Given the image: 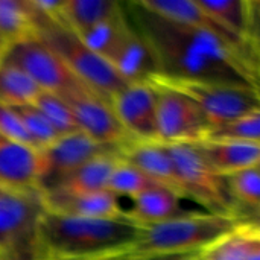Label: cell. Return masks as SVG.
<instances>
[{"mask_svg": "<svg viewBox=\"0 0 260 260\" xmlns=\"http://www.w3.org/2000/svg\"><path fill=\"white\" fill-rule=\"evenodd\" d=\"M131 6L137 30L155 59L157 75L259 88L257 50L235 46L207 30L163 18L136 2Z\"/></svg>", "mask_w": 260, "mask_h": 260, "instance_id": "obj_1", "label": "cell"}, {"mask_svg": "<svg viewBox=\"0 0 260 260\" xmlns=\"http://www.w3.org/2000/svg\"><path fill=\"white\" fill-rule=\"evenodd\" d=\"M143 225L128 213L120 218H78L44 212L40 222L43 260H117Z\"/></svg>", "mask_w": 260, "mask_h": 260, "instance_id": "obj_2", "label": "cell"}, {"mask_svg": "<svg viewBox=\"0 0 260 260\" xmlns=\"http://www.w3.org/2000/svg\"><path fill=\"white\" fill-rule=\"evenodd\" d=\"M247 219L241 216L190 212L177 219L143 225L137 241L117 260H152L171 256H195Z\"/></svg>", "mask_w": 260, "mask_h": 260, "instance_id": "obj_3", "label": "cell"}, {"mask_svg": "<svg viewBox=\"0 0 260 260\" xmlns=\"http://www.w3.org/2000/svg\"><path fill=\"white\" fill-rule=\"evenodd\" d=\"M35 37L49 46L87 88L107 102L131 84L122 78L108 61L87 47L81 38L61 21L47 18L38 11Z\"/></svg>", "mask_w": 260, "mask_h": 260, "instance_id": "obj_4", "label": "cell"}, {"mask_svg": "<svg viewBox=\"0 0 260 260\" xmlns=\"http://www.w3.org/2000/svg\"><path fill=\"white\" fill-rule=\"evenodd\" d=\"M44 212L38 190L0 189V260H43L40 222Z\"/></svg>", "mask_w": 260, "mask_h": 260, "instance_id": "obj_5", "label": "cell"}, {"mask_svg": "<svg viewBox=\"0 0 260 260\" xmlns=\"http://www.w3.org/2000/svg\"><path fill=\"white\" fill-rule=\"evenodd\" d=\"M149 82L171 88L190 99L203 111L210 126L260 111L259 88L256 87L200 82L163 75L151 76Z\"/></svg>", "mask_w": 260, "mask_h": 260, "instance_id": "obj_6", "label": "cell"}, {"mask_svg": "<svg viewBox=\"0 0 260 260\" xmlns=\"http://www.w3.org/2000/svg\"><path fill=\"white\" fill-rule=\"evenodd\" d=\"M178 177L183 197L201 204L207 213L241 216L239 209L233 203L224 177L218 175L201 157L195 145L187 143H161Z\"/></svg>", "mask_w": 260, "mask_h": 260, "instance_id": "obj_7", "label": "cell"}, {"mask_svg": "<svg viewBox=\"0 0 260 260\" xmlns=\"http://www.w3.org/2000/svg\"><path fill=\"white\" fill-rule=\"evenodd\" d=\"M2 58L21 69L41 91L67 96L90 90L67 69L61 58L37 37L8 46Z\"/></svg>", "mask_w": 260, "mask_h": 260, "instance_id": "obj_8", "label": "cell"}, {"mask_svg": "<svg viewBox=\"0 0 260 260\" xmlns=\"http://www.w3.org/2000/svg\"><path fill=\"white\" fill-rule=\"evenodd\" d=\"M122 149L101 145L81 131L62 136L47 148L38 151L37 189L40 193H44L85 163L102 155L120 157Z\"/></svg>", "mask_w": 260, "mask_h": 260, "instance_id": "obj_9", "label": "cell"}, {"mask_svg": "<svg viewBox=\"0 0 260 260\" xmlns=\"http://www.w3.org/2000/svg\"><path fill=\"white\" fill-rule=\"evenodd\" d=\"M151 84L157 91L158 143L195 145L203 142L210 128L203 111L186 96L163 85Z\"/></svg>", "mask_w": 260, "mask_h": 260, "instance_id": "obj_10", "label": "cell"}, {"mask_svg": "<svg viewBox=\"0 0 260 260\" xmlns=\"http://www.w3.org/2000/svg\"><path fill=\"white\" fill-rule=\"evenodd\" d=\"M70 107L78 129L91 140L116 148H125L136 142L122 126L110 102L104 101L91 90L61 96Z\"/></svg>", "mask_w": 260, "mask_h": 260, "instance_id": "obj_11", "label": "cell"}, {"mask_svg": "<svg viewBox=\"0 0 260 260\" xmlns=\"http://www.w3.org/2000/svg\"><path fill=\"white\" fill-rule=\"evenodd\" d=\"M125 131L136 142H157V91L151 82H133L110 99Z\"/></svg>", "mask_w": 260, "mask_h": 260, "instance_id": "obj_12", "label": "cell"}, {"mask_svg": "<svg viewBox=\"0 0 260 260\" xmlns=\"http://www.w3.org/2000/svg\"><path fill=\"white\" fill-rule=\"evenodd\" d=\"M38 151L0 134V189L38 190Z\"/></svg>", "mask_w": 260, "mask_h": 260, "instance_id": "obj_13", "label": "cell"}, {"mask_svg": "<svg viewBox=\"0 0 260 260\" xmlns=\"http://www.w3.org/2000/svg\"><path fill=\"white\" fill-rule=\"evenodd\" d=\"M136 3L163 18L207 30L235 46L248 47V49H254V50H257V47H259V46H253L250 43L242 41L241 38L233 35L230 30H227L224 26H221L215 18H212L198 5L197 0H137Z\"/></svg>", "mask_w": 260, "mask_h": 260, "instance_id": "obj_14", "label": "cell"}, {"mask_svg": "<svg viewBox=\"0 0 260 260\" xmlns=\"http://www.w3.org/2000/svg\"><path fill=\"white\" fill-rule=\"evenodd\" d=\"M120 160L137 168L152 181L174 190L183 198V190L175 174L172 160L161 143L131 142L122 149Z\"/></svg>", "mask_w": 260, "mask_h": 260, "instance_id": "obj_15", "label": "cell"}, {"mask_svg": "<svg viewBox=\"0 0 260 260\" xmlns=\"http://www.w3.org/2000/svg\"><path fill=\"white\" fill-rule=\"evenodd\" d=\"M41 197L44 209L58 215L78 218H120L126 215V210L122 209L120 198L107 189L75 197Z\"/></svg>", "mask_w": 260, "mask_h": 260, "instance_id": "obj_16", "label": "cell"}, {"mask_svg": "<svg viewBox=\"0 0 260 260\" xmlns=\"http://www.w3.org/2000/svg\"><path fill=\"white\" fill-rule=\"evenodd\" d=\"M195 148L221 177L259 166V142H200Z\"/></svg>", "mask_w": 260, "mask_h": 260, "instance_id": "obj_17", "label": "cell"}, {"mask_svg": "<svg viewBox=\"0 0 260 260\" xmlns=\"http://www.w3.org/2000/svg\"><path fill=\"white\" fill-rule=\"evenodd\" d=\"M198 5L233 35L253 46L257 44V2L248 0H197Z\"/></svg>", "mask_w": 260, "mask_h": 260, "instance_id": "obj_18", "label": "cell"}, {"mask_svg": "<svg viewBox=\"0 0 260 260\" xmlns=\"http://www.w3.org/2000/svg\"><path fill=\"white\" fill-rule=\"evenodd\" d=\"M108 62L122 78L131 84L148 82L151 76L157 75V66L152 52L136 27H131Z\"/></svg>", "mask_w": 260, "mask_h": 260, "instance_id": "obj_19", "label": "cell"}, {"mask_svg": "<svg viewBox=\"0 0 260 260\" xmlns=\"http://www.w3.org/2000/svg\"><path fill=\"white\" fill-rule=\"evenodd\" d=\"M119 155H102L98 157L69 177L61 180L55 187L41 193V195H56V197H75L84 193H93L99 190H105L108 186L110 175L116 165L119 163Z\"/></svg>", "mask_w": 260, "mask_h": 260, "instance_id": "obj_20", "label": "cell"}, {"mask_svg": "<svg viewBox=\"0 0 260 260\" xmlns=\"http://www.w3.org/2000/svg\"><path fill=\"white\" fill-rule=\"evenodd\" d=\"M180 200L181 197L174 190L157 186L133 198V206L126 213L142 225L177 219L190 213L181 209Z\"/></svg>", "mask_w": 260, "mask_h": 260, "instance_id": "obj_21", "label": "cell"}, {"mask_svg": "<svg viewBox=\"0 0 260 260\" xmlns=\"http://www.w3.org/2000/svg\"><path fill=\"white\" fill-rule=\"evenodd\" d=\"M197 260H260L259 225L247 221L197 254Z\"/></svg>", "mask_w": 260, "mask_h": 260, "instance_id": "obj_22", "label": "cell"}, {"mask_svg": "<svg viewBox=\"0 0 260 260\" xmlns=\"http://www.w3.org/2000/svg\"><path fill=\"white\" fill-rule=\"evenodd\" d=\"M120 8L116 0H64L58 21L81 35Z\"/></svg>", "mask_w": 260, "mask_h": 260, "instance_id": "obj_23", "label": "cell"}, {"mask_svg": "<svg viewBox=\"0 0 260 260\" xmlns=\"http://www.w3.org/2000/svg\"><path fill=\"white\" fill-rule=\"evenodd\" d=\"M37 11L30 0H0V41L8 47L35 37Z\"/></svg>", "mask_w": 260, "mask_h": 260, "instance_id": "obj_24", "label": "cell"}, {"mask_svg": "<svg viewBox=\"0 0 260 260\" xmlns=\"http://www.w3.org/2000/svg\"><path fill=\"white\" fill-rule=\"evenodd\" d=\"M131 27L133 26L128 23L126 15L120 6L110 17H107L105 20H102L101 23H98L96 26H93L91 29L78 37L94 53L102 56L105 61H110V58L122 44Z\"/></svg>", "mask_w": 260, "mask_h": 260, "instance_id": "obj_25", "label": "cell"}, {"mask_svg": "<svg viewBox=\"0 0 260 260\" xmlns=\"http://www.w3.org/2000/svg\"><path fill=\"white\" fill-rule=\"evenodd\" d=\"M40 93L38 85L21 69L0 59V105H30Z\"/></svg>", "mask_w": 260, "mask_h": 260, "instance_id": "obj_26", "label": "cell"}, {"mask_svg": "<svg viewBox=\"0 0 260 260\" xmlns=\"http://www.w3.org/2000/svg\"><path fill=\"white\" fill-rule=\"evenodd\" d=\"M203 142H259L260 111L212 125Z\"/></svg>", "mask_w": 260, "mask_h": 260, "instance_id": "obj_27", "label": "cell"}, {"mask_svg": "<svg viewBox=\"0 0 260 260\" xmlns=\"http://www.w3.org/2000/svg\"><path fill=\"white\" fill-rule=\"evenodd\" d=\"M224 180L236 207L239 209V206H242L257 213L260 206L259 166L235 172L224 177Z\"/></svg>", "mask_w": 260, "mask_h": 260, "instance_id": "obj_28", "label": "cell"}, {"mask_svg": "<svg viewBox=\"0 0 260 260\" xmlns=\"http://www.w3.org/2000/svg\"><path fill=\"white\" fill-rule=\"evenodd\" d=\"M155 181H152L149 177H146L143 172H140L137 168L125 163L123 160H119L116 168L113 169L107 190L113 192L114 195L120 197H129L131 200L142 195L143 192L157 187Z\"/></svg>", "mask_w": 260, "mask_h": 260, "instance_id": "obj_29", "label": "cell"}, {"mask_svg": "<svg viewBox=\"0 0 260 260\" xmlns=\"http://www.w3.org/2000/svg\"><path fill=\"white\" fill-rule=\"evenodd\" d=\"M30 105H34L47 119V122L59 134V137L79 131L69 104L61 96L41 91Z\"/></svg>", "mask_w": 260, "mask_h": 260, "instance_id": "obj_30", "label": "cell"}, {"mask_svg": "<svg viewBox=\"0 0 260 260\" xmlns=\"http://www.w3.org/2000/svg\"><path fill=\"white\" fill-rule=\"evenodd\" d=\"M11 108L20 117L21 125L24 131L27 133L35 149L41 151L59 139V134L55 131V128L47 122V119L34 105H20V107H11Z\"/></svg>", "mask_w": 260, "mask_h": 260, "instance_id": "obj_31", "label": "cell"}, {"mask_svg": "<svg viewBox=\"0 0 260 260\" xmlns=\"http://www.w3.org/2000/svg\"><path fill=\"white\" fill-rule=\"evenodd\" d=\"M0 134L8 139L15 140V142H20V143L35 148L32 145L27 133L24 131L17 113L11 107H6V105H0Z\"/></svg>", "mask_w": 260, "mask_h": 260, "instance_id": "obj_32", "label": "cell"}, {"mask_svg": "<svg viewBox=\"0 0 260 260\" xmlns=\"http://www.w3.org/2000/svg\"><path fill=\"white\" fill-rule=\"evenodd\" d=\"M5 49H6V46L0 41V59H2V56H3V53H5Z\"/></svg>", "mask_w": 260, "mask_h": 260, "instance_id": "obj_33", "label": "cell"}, {"mask_svg": "<svg viewBox=\"0 0 260 260\" xmlns=\"http://www.w3.org/2000/svg\"><path fill=\"white\" fill-rule=\"evenodd\" d=\"M180 260H197V254H195V256H190V257H186V259H180Z\"/></svg>", "mask_w": 260, "mask_h": 260, "instance_id": "obj_34", "label": "cell"}]
</instances>
